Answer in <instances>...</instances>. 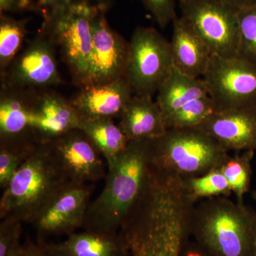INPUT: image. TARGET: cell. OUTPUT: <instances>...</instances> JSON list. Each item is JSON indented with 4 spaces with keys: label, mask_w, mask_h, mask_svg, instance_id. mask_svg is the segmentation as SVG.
<instances>
[{
    "label": "cell",
    "mask_w": 256,
    "mask_h": 256,
    "mask_svg": "<svg viewBox=\"0 0 256 256\" xmlns=\"http://www.w3.org/2000/svg\"><path fill=\"white\" fill-rule=\"evenodd\" d=\"M151 141H131L108 168L104 190L90 202L82 227L117 234L140 200L152 169Z\"/></svg>",
    "instance_id": "6da1fadb"
},
{
    "label": "cell",
    "mask_w": 256,
    "mask_h": 256,
    "mask_svg": "<svg viewBox=\"0 0 256 256\" xmlns=\"http://www.w3.org/2000/svg\"><path fill=\"white\" fill-rule=\"evenodd\" d=\"M255 210L218 196L195 205L188 222L190 238L216 256H250V228Z\"/></svg>",
    "instance_id": "7a4b0ae2"
},
{
    "label": "cell",
    "mask_w": 256,
    "mask_h": 256,
    "mask_svg": "<svg viewBox=\"0 0 256 256\" xmlns=\"http://www.w3.org/2000/svg\"><path fill=\"white\" fill-rule=\"evenodd\" d=\"M46 142H40L23 162L0 200V218L31 223L56 194L68 182Z\"/></svg>",
    "instance_id": "3957f363"
},
{
    "label": "cell",
    "mask_w": 256,
    "mask_h": 256,
    "mask_svg": "<svg viewBox=\"0 0 256 256\" xmlns=\"http://www.w3.org/2000/svg\"><path fill=\"white\" fill-rule=\"evenodd\" d=\"M153 166L183 178L220 168L228 152L196 128L166 130L151 141Z\"/></svg>",
    "instance_id": "277c9868"
},
{
    "label": "cell",
    "mask_w": 256,
    "mask_h": 256,
    "mask_svg": "<svg viewBox=\"0 0 256 256\" xmlns=\"http://www.w3.org/2000/svg\"><path fill=\"white\" fill-rule=\"evenodd\" d=\"M98 8L88 0H78L58 12L44 18L42 30L62 50L74 84L88 85L92 48V20Z\"/></svg>",
    "instance_id": "5b68a950"
},
{
    "label": "cell",
    "mask_w": 256,
    "mask_h": 256,
    "mask_svg": "<svg viewBox=\"0 0 256 256\" xmlns=\"http://www.w3.org/2000/svg\"><path fill=\"white\" fill-rule=\"evenodd\" d=\"M129 44L126 78L133 95L152 96L174 67L170 42L156 28L138 26Z\"/></svg>",
    "instance_id": "8992f818"
},
{
    "label": "cell",
    "mask_w": 256,
    "mask_h": 256,
    "mask_svg": "<svg viewBox=\"0 0 256 256\" xmlns=\"http://www.w3.org/2000/svg\"><path fill=\"white\" fill-rule=\"evenodd\" d=\"M182 18L190 23L213 55L236 57L238 11L217 0H178Z\"/></svg>",
    "instance_id": "52a82bcc"
},
{
    "label": "cell",
    "mask_w": 256,
    "mask_h": 256,
    "mask_svg": "<svg viewBox=\"0 0 256 256\" xmlns=\"http://www.w3.org/2000/svg\"><path fill=\"white\" fill-rule=\"evenodd\" d=\"M202 78L216 111L256 106V66L213 55Z\"/></svg>",
    "instance_id": "ba28073f"
},
{
    "label": "cell",
    "mask_w": 256,
    "mask_h": 256,
    "mask_svg": "<svg viewBox=\"0 0 256 256\" xmlns=\"http://www.w3.org/2000/svg\"><path fill=\"white\" fill-rule=\"evenodd\" d=\"M55 46L50 35L42 30L2 75V86L35 90L58 85L62 80Z\"/></svg>",
    "instance_id": "9c48e42d"
},
{
    "label": "cell",
    "mask_w": 256,
    "mask_h": 256,
    "mask_svg": "<svg viewBox=\"0 0 256 256\" xmlns=\"http://www.w3.org/2000/svg\"><path fill=\"white\" fill-rule=\"evenodd\" d=\"M92 48L88 86H98L126 77L129 42L110 28L106 12L98 9L92 20Z\"/></svg>",
    "instance_id": "30bf717a"
},
{
    "label": "cell",
    "mask_w": 256,
    "mask_h": 256,
    "mask_svg": "<svg viewBox=\"0 0 256 256\" xmlns=\"http://www.w3.org/2000/svg\"><path fill=\"white\" fill-rule=\"evenodd\" d=\"M92 188L68 182L50 198L32 222L41 238L74 233L82 227L90 204Z\"/></svg>",
    "instance_id": "8fae6325"
},
{
    "label": "cell",
    "mask_w": 256,
    "mask_h": 256,
    "mask_svg": "<svg viewBox=\"0 0 256 256\" xmlns=\"http://www.w3.org/2000/svg\"><path fill=\"white\" fill-rule=\"evenodd\" d=\"M46 143L69 181L95 182L106 176L102 154L80 130L64 133Z\"/></svg>",
    "instance_id": "7c38bea8"
},
{
    "label": "cell",
    "mask_w": 256,
    "mask_h": 256,
    "mask_svg": "<svg viewBox=\"0 0 256 256\" xmlns=\"http://www.w3.org/2000/svg\"><path fill=\"white\" fill-rule=\"evenodd\" d=\"M124 238L131 256H180L188 233L182 220L161 216L134 224Z\"/></svg>",
    "instance_id": "4fadbf2b"
},
{
    "label": "cell",
    "mask_w": 256,
    "mask_h": 256,
    "mask_svg": "<svg viewBox=\"0 0 256 256\" xmlns=\"http://www.w3.org/2000/svg\"><path fill=\"white\" fill-rule=\"evenodd\" d=\"M36 92L34 89L2 86L0 97L1 146L28 149L38 144L33 132Z\"/></svg>",
    "instance_id": "5bb4252c"
},
{
    "label": "cell",
    "mask_w": 256,
    "mask_h": 256,
    "mask_svg": "<svg viewBox=\"0 0 256 256\" xmlns=\"http://www.w3.org/2000/svg\"><path fill=\"white\" fill-rule=\"evenodd\" d=\"M196 128L228 152L256 150V106L216 111Z\"/></svg>",
    "instance_id": "9a60e30c"
},
{
    "label": "cell",
    "mask_w": 256,
    "mask_h": 256,
    "mask_svg": "<svg viewBox=\"0 0 256 256\" xmlns=\"http://www.w3.org/2000/svg\"><path fill=\"white\" fill-rule=\"evenodd\" d=\"M133 92L126 77L98 86L82 88L70 101L82 118L112 119L120 117Z\"/></svg>",
    "instance_id": "2e32d148"
},
{
    "label": "cell",
    "mask_w": 256,
    "mask_h": 256,
    "mask_svg": "<svg viewBox=\"0 0 256 256\" xmlns=\"http://www.w3.org/2000/svg\"><path fill=\"white\" fill-rule=\"evenodd\" d=\"M80 117L70 104L54 92L36 94L33 132L38 142H46L73 130H78Z\"/></svg>",
    "instance_id": "e0dca14e"
},
{
    "label": "cell",
    "mask_w": 256,
    "mask_h": 256,
    "mask_svg": "<svg viewBox=\"0 0 256 256\" xmlns=\"http://www.w3.org/2000/svg\"><path fill=\"white\" fill-rule=\"evenodd\" d=\"M170 41L175 68L185 75L201 78L206 73L213 54L184 18L173 20Z\"/></svg>",
    "instance_id": "ac0fdd59"
},
{
    "label": "cell",
    "mask_w": 256,
    "mask_h": 256,
    "mask_svg": "<svg viewBox=\"0 0 256 256\" xmlns=\"http://www.w3.org/2000/svg\"><path fill=\"white\" fill-rule=\"evenodd\" d=\"M119 126L131 141H152L168 128L158 102L151 96H132L120 116Z\"/></svg>",
    "instance_id": "d6986e66"
},
{
    "label": "cell",
    "mask_w": 256,
    "mask_h": 256,
    "mask_svg": "<svg viewBox=\"0 0 256 256\" xmlns=\"http://www.w3.org/2000/svg\"><path fill=\"white\" fill-rule=\"evenodd\" d=\"M44 244L56 256H130L127 244L120 232L106 234L86 230L70 234L58 244Z\"/></svg>",
    "instance_id": "ffe728a7"
},
{
    "label": "cell",
    "mask_w": 256,
    "mask_h": 256,
    "mask_svg": "<svg viewBox=\"0 0 256 256\" xmlns=\"http://www.w3.org/2000/svg\"><path fill=\"white\" fill-rule=\"evenodd\" d=\"M156 102L165 120L188 102L208 96L204 80L185 75L173 68L158 90Z\"/></svg>",
    "instance_id": "44dd1931"
},
{
    "label": "cell",
    "mask_w": 256,
    "mask_h": 256,
    "mask_svg": "<svg viewBox=\"0 0 256 256\" xmlns=\"http://www.w3.org/2000/svg\"><path fill=\"white\" fill-rule=\"evenodd\" d=\"M78 130L85 133L105 158L108 169L111 168L129 144L119 124L112 119L80 118Z\"/></svg>",
    "instance_id": "7402d4cb"
},
{
    "label": "cell",
    "mask_w": 256,
    "mask_h": 256,
    "mask_svg": "<svg viewBox=\"0 0 256 256\" xmlns=\"http://www.w3.org/2000/svg\"><path fill=\"white\" fill-rule=\"evenodd\" d=\"M254 154L255 151H244L229 154L220 168L238 203H244V197L250 190Z\"/></svg>",
    "instance_id": "603a6c76"
},
{
    "label": "cell",
    "mask_w": 256,
    "mask_h": 256,
    "mask_svg": "<svg viewBox=\"0 0 256 256\" xmlns=\"http://www.w3.org/2000/svg\"><path fill=\"white\" fill-rule=\"evenodd\" d=\"M28 20H16L6 14L0 15V70L6 72L18 54L28 34Z\"/></svg>",
    "instance_id": "cb8c5ba5"
},
{
    "label": "cell",
    "mask_w": 256,
    "mask_h": 256,
    "mask_svg": "<svg viewBox=\"0 0 256 256\" xmlns=\"http://www.w3.org/2000/svg\"><path fill=\"white\" fill-rule=\"evenodd\" d=\"M190 198L196 203L200 200L228 197L232 194L228 181L220 168H216L201 175L184 178Z\"/></svg>",
    "instance_id": "d4e9b609"
},
{
    "label": "cell",
    "mask_w": 256,
    "mask_h": 256,
    "mask_svg": "<svg viewBox=\"0 0 256 256\" xmlns=\"http://www.w3.org/2000/svg\"><path fill=\"white\" fill-rule=\"evenodd\" d=\"M216 112L210 96L192 100L175 111L165 120L168 129L196 128Z\"/></svg>",
    "instance_id": "484cf974"
},
{
    "label": "cell",
    "mask_w": 256,
    "mask_h": 256,
    "mask_svg": "<svg viewBox=\"0 0 256 256\" xmlns=\"http://www.w3.org/2000/svg\"><path fill=\"white\" fill-rule=\"evenodd\" d=\"M237 58L256 66V4L239 10Z\"/></svg>",
    "instance_id": "4316f807"
},
{
    "label": "cell",
    "mask_w": 256,
    "mask_h": 256,
    "mask_svg": "<svg viewBox=\"0 0 256 256\" xmlns=\"http://www.w3.org/2000/svg\"><path fill=\"white\" fill-rule=\"evenodd\" d=\"M18 150L0 146V188H8L23 162L34 149Z\"/></svg>",
    "instance_id": "83f0119b"
},
{
    "label": "cell",
    "mask_w": 256,
    "mask_h": 256,
    "mask_svg": "<svg viewBox=\"0 0 256 256\" xmlns=\"http://www.w3.org/2000/svg\"><path fill=\"white\" fill-rule=\"evenodd\" d=\"M22 222L8 217L0 224V256H11L22 246L20 244Z\"/></svg>",
    "instance_id": "f1b7e54d"
},
{
    "label": "cell",
    "mask_w": 256,
    "mask_h": 256,
    "mask_svg": "<svg viewBox=\"0 0 256 256\" xmlns=\"http://www.w3.org/2000/svg\"><path fill=\"white\" fill-rule=\"evenodd\" d=\"M146 9L152 15L156 22L165 28L178 16L176 4L178 0H141Z\"/></svg>",
    "instance_id": "f546056e"
},
{
    "label": "cell",
    "mask_w": 256,
    "mask_h": 256,
    "mask_svg": "<svg viewBox=\"0 0 256 256\" xmlns=\"http://www.w3.org/2000/svg\"><path fill=\"white\" fill-rule=\"evenodd\" d=\"M78 0H37L34 11L41 13L43 18L58 12Z\"/></svg>",
    "instance_id": "4dcf8cb0"
},
{
    "label": "cell",
    "mask_w": 256,
    "mask_h": 256,
    "mask_svg": "<svg viewBox=\"0 0 256 256\" xmlns=\"http://www.w3.org/2000/svg\"><path fill=\"white\" fill-rule=\"evenodd\" d=\"M34 4L33 0H0V12L6 14L34 11Z\"/></svg>",
    "instance_id": "1f68e13d"
},
{
    "label": "cell",
    "mask_w": 256,
    "mask_h": 256,
    "mask_svg": "<svg viewBox=\"0 0 256 256\" xmlns=\"http://www.w3.org/2000/svg\"><path fill=\"white\" fill-rule=\"evenodd\" d=\"M180 256H216L210 250L202 246L200 244L195 242L194 239L186 238L184 242Z\"/></svg>",
    "instance_id": "d6a6232c"
},
{
    "label": "cell",
    "mask_w": 256,
    "mask_h": 256,
    "mask_svg": "<svg viewBox=\"0 0 256 256\" xmlns=\"http://www.w3.org/2000/svg\"><path fill=\"white\" fill-rule=\"evenodd\" d=\"M25 245L28 248L30 256H56L46 248L43 242L35 244L28 242Z\"/></svg>",
    "instance_id": "836d02e7"
},
{
    "label": "cell",
    "mask_w": 256,
    "mask_h": 256,
    "mask_svg": "<svg viewBox=\"0 0 256 256\" xmlns=\"http://www.w3.org/2000/svg\"><path fill=\"white\" fill-rule=\"evenodd\" d=\"M234 8L237 11L250 8L256 4V0H217Z\"/></svg>",
    "instance_id": "e575fe53"
},
{
    "label": "cell",
    "mask_w": 256,
    "mask_h": 256,
    "mask_svg": "<svg viewBox=\"0 0 256 256\" xmlns=\"http://www.w3.org/2000/svg\"><path fill=\"white\" fill-rule=\"evenodd\" d=\"M250 256H256V210L254 213L250 228Z\"/></svg>",
    "instance_id": "d590c367"
},
{
    "label": "cell",
    "mask_w": 256,
    "mask_h": 256,
    "mask_svg": "<svg viewBox=\"0 0 256 256\" xmlns=\"http://www.w3.org/2000/svg\"><path fill=\"white\" fill-rule=\"evenodd\" d=\"M94 5H95L98 9L106 12L110 9L111 5L114 4V0H94Z\"/></svg>",
    "instance_id": "8d00e7d4"
},
{
    "label": "cell",
    "mask_w": 256,
    "mask_h": 256,
    "mask_svg": "<svg viewBox=\"0 0 256 256\" xmlns=\"http://www.w3.org/2000/svg\"><path fill=\"white\" fill-rule=\"evenodd\" d=\"M11 256H30V252L26 245L22 246L20 249Z\"/></svg>",
    "instance_id": "74e56055"
},
{
    "label": "cell",
    "mask_w": 256,
    "mask_h": 256,
    "mask_svg": "<svg viewBox=\"0 0 256 256\" xmlns=\"http://www.w3.org/2000/svg\"><path fill=\"white\" fill-rule=\"evenodd\" d=\"M252 197L254 201L256 202V190L252 192Z\"/></svg>",
    "instance_id": "f35d334b"
},
{
    "label": "cell",
    "mask_w": 256,
    "mask_h": 256,
    "mask_svg": "<svg viewBox=\"0 0 256 256\" xmlns=\"http://www.w3.org/2000/svg\"></svg>",
    "instance_id": "ab89813d"
}]
</instances>
